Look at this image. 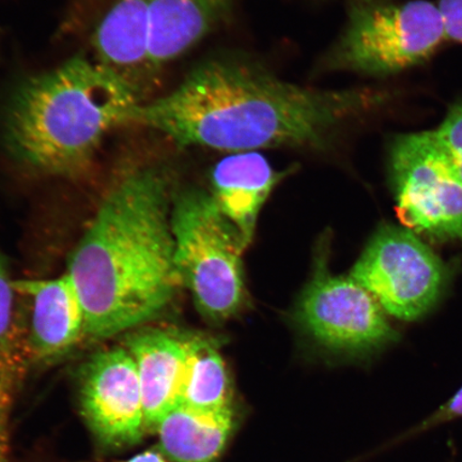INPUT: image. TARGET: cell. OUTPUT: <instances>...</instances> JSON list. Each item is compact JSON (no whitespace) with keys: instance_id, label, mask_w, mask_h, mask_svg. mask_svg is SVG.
Masks as SVG:
<instances>
[{"instance_id":"6da1fadb","label":"cell","mask_w":462,"mask_h":462,"mask_svg":"<svg viewBox=\"0 0 462 462\" xmlns=\"http://www.w3.org/2000/svg\"><path fill=\"white\" fill-rule=\"evenodd\" d=\"M365 87L319 89L282 79L236 56L199 63L171 94L137 104L124 125L146 126L180 147L225 152L319 149L335 133L383 103Z\"/></svg>"},{"instance_id":"5bb4252c","label":"cell","mask_w":462,"mask_h":462,"mask_svg":"<svg viewBox=\"0 0 462 462\" xmlns=\"http://www.w3.org/2000/svg\"><path fill=\"white\" fill-rule=\"evenodd\" d=\"M229 0H149V58L155 75L199 42Z\"/></svg>"},{"instance_id":"3957f363","label":"cell","mask_w":462,"mask_h":462,"mask_svg":"<svg viewBox=\"0 0 462 462\" xmlns=\"http://www.w3.org/2000/svg\"><path fill=\"white\" fill-rule=\"evenodd\" d=\"M141 103L118 75L77 56L17 88L5 116L4 144L29 170L78 178L94 163L106 133Z\"/></svg>"},{"instance_id":"2e32d148","label":"cell","mask_w":462,"mask_h":462,"mask_svg":"<svg viewBox=\"0 0 462 462\" xmlns=\"http://www.w3.org/2000/svg\"><path fill=\"white\" fill-rule=\"evenodd\" d=\"M184 406L215 412L231 407V385L227 367L212 339L192 337Z\"/></svg>"},{"instance_id":"30bf717a","label":"cell","mask_w":462,"mask_h":462,"mask_svg":"<svg viewBox=\"0 0 462 462\" xmlns=\"http://www.w3.org/2000/svg\"><path fill=\"white\" fill-rule=\"evenodd\" d=\"M17 296L28 300V359L54 362L68 356L87 337L82 300L67 273L45 280L14 281Z\"/></svg>"},{"instance_id":"9a60e30c","label":"cell","mask_w":462,"mask_h":462,"mask_svg":"<svg viewBox=\"0 0 462 462\" xmlns=\"http://www.w3.org/2000/svg\"><path fill=\"white\" fill-rule=\"evenodd\" d=\"M233 408L199 411L181 404L159 426L160 448L175 462H215L234 430Z\"/></svg>"},{"instance_id":"52a82bcc","label":"cell","mask_w":462,"mask_h":462,"mask_svg":"<svg viewBox=\"0 0 462 462\" xmlns=\"http://www.w3.org/2000/svg\"><path fill=\"white\" fill-rule=\"evenodd\" d=\"M349 275L373 294L386 314L414 321L440 299L448 273L412 230L385 225L369 241Z\"/></svg>"},{"instance_id":"7c38bea8","label":"cell","mask_w":462,"mask_h":462,"mask_svg":"<svg viewBox=\"0 0 462 462\" xmlns=\"http://www.w3.org/2000/svg\"><path fill=\"white\" fill-rule=\"evenodd\" d=\"M149 0H117L95 34L96 60L128 84L143 103L155 78L149 58Z\"/></svg>"},{"instance_id":"ac0fdd59","label":"cell","mask_w":462,"mask_h":462,"mask_svg":"<svg viewBox=\"0 0 462 462\" xmlns=\"http://www.w3.org/2000/svg\"><path fill=\"white\" fill-rule=\"evenodd\" d=\"M460 419H462V386L435 412H432L429 417L420 420L419 424L404 433L402 440H410V439L423 436L427 432Z\"/></svg>"},{"instance_id":"8992f818","label":"cell","mask_w":462,"mask_h":462,"mask_svg":"<svg viewBox=\"0 0 462 462\" xmlns=\"http://www.w3.org/2000/svg\"><path fill=\"white\" fill-rule=\"evenodd\" d=\"M388 171L406 228L438 241H462V179L437 129L393 137Z\"/></svg>"},{"instance_id":"8fae6325","label":"cell","mask_w":462,"mask_h":462,"mask_svg":"<svg viewBox=\"0 0 462 462\" xmlns=\"http://www.w3.org/2000/svg\"><path fill=\"white\" fill-rule=\"evenodd\" d=\"M192 337L157 328L132 331L125 346L140 377L144 429L157 431L172 410L181 406Z\"/></svg>"},{"instance_id":"d6986e66","label":"cell","mask_w":462,"mask_h":462,"mask_svg":"<svg viewBox=\"0 0 462 462\" xmlns=\"http://www.w3.org/2000/svg\"><path fill=\"white\" fill-rule=\"evenodd\" d=\"M437 131L452 155L462 179V101L454 103L448 108L446 118Z\"/></svg>"},{"instance_id":"7a4b0ae2","label":"cell","mask_w":462,"mask_h":462,"mask_svg":"<svg viewBox=\"0 0 462 462\" xmlns=\"http://www.w3.org/2000/svg\"><path fill=\"white\" fill-rule=\"evenodd\" d=\"M67 274L82 300L88 338L134 331L169 309L182 284L162 167L119 171L69 257Z\"/></svg>"},{"instance_id":"ba28073f","label":"cell","mask_w":462,"mask_h":462,"mask_svg":"<svg viewBox=\"0 0 462 462\" xmlns=\"http://www.w3.org/2000/svg\"><path fill=\"white\" fill-rule=\"evenodd\" d=\"M298 318L318 343L350 354L378 350L397 337L373 294L350 275H332L325 263L300 300Z\"/></svg>"},{"instance_id":"5b68a950","label":"cell","mask_w":462,"mask_h":462,"mask_svg":"<svg viewBox=\"0 0 462 462\" xmlns=\"http://www.w3.org/2000/svg\"><path fill=\"white\" fill-rule=\"evenodd\" d=\"M175 263L182 286L208 319L224 321L246 299L242 254L247 245L211 193L189 189L171 208Z\"/></svg>"},{"instance_id":"e0dca14e","label":"cell","mask_w":462,"mask_h":462,"mask_svg":"<svg viewBox=\"0 0 462 462\" xmlns=\"http://www.w3.org/2000/svg\"><path fill=\"white\" fill-rule=\"evenodd\" d=\"M16 298L7 259L0 251V360L26 354L24 340L17 326Z\"/></svg>"},{"instance_id":"277c9868","label":"cell","mask_w":462,"mask_h":462,"mask_svg":"<svg viewBox=\"0 0 462 462\" xmlns=\"http://www.w3.org/2000/svg\"><path fill=\"white\" fill-rule=\"evenodd\" d=\"M448 40L430 0H359L323 60L328 70L389 78L423 65Z\"/></svg>"},{"instance_id":"9c48e42d","label":"cell","mask_w":462,"mask_h":462,"mask_svg":"<svg viewBox=\"0 0 462 462\" xmlns=\"http://www.w3.org/2000/svg\"><path fill=\"white\" fill-rule=\"evenodd\" d=\"M79 384L84 418L103 443L126 447L141 440L146 429L140 377L125 346L92 355L80 368Z\"/></svg>"},{"instance_id":"ffe728a7","label":"cell","mask_w":462,"mask_h":462,"mask_svg":"<svg viewBox=\"0 0 462 462\" xmlns=\"http://www.w3.org/2000/svg\"><path fill=\"white\" fill-rule=\"evenodd\" d=\"M448 39L462 43V0H439Z\"/></svg>"},{"instance_id":"4fadbf2b","label":"cell","mask_w":462,"mask_h":462,"mask_svg":"<svg viewBox=\"0 0 462 462\" xmlns=\"http://www.w3.org/2000/svg\"><path fill=\"white\" fill-rule=\"evenodd\" d=\"M282 176L258 152L231 153L213 169L211 195L247 246L255 234L260 210Z\"/></svg>"},{"instance_id":"44dd1931","label":"cell","mask_w":462,"mask_h":462,"mask_svg":"<svg viewBox=\"0 0 462 462\" xmlns=\"http://www.w3.org/2000/svg\"><path fill=\"white\" fill-rule=\"evenodd\" d=\"M128 462H165V460L158 453L144 452L135 456V457H133Z\"/></svg>"}]
</instances>
